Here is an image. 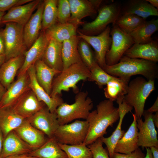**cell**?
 Masks as SVG:
<instances>
[{
    "label": "cell",
    "mask_w": 158,
    "mask_h": 158,
    "mask_svg": "<svg viewBox=\"0 0 158 158\" xmlns=\"http://www.w3.org/2000/svg\"><path fill=\"white\" fill-rule=\"evenodd\" d=\"M34 66L35 77L37 82L50 95L54 77L61 71L49 67L41 59L35 62Z\"/></svg>",
    "instance_id": "obj_26"
},
{
    "label": "cell",
    "mask_w": 158,
    "mask_h": 158,
    "mask_svg": "<svg viewBox=\"0 0 158 158\" xmlns=\"http://www.w3.org/2000/svg\"><path fill=\"white\" fill-rule=\"evenodd\" d=\"M146 153L144 158H153L152 154L150 148H146Z\"/></svg>",
    "instance_id": "obj_53"
},
{
    "label": "cell",
    "mask_w": 158,
    "mask_h": 158,
    "mask_svg": "<svg viewBox=\"0 0 158 158\" xmlns=\"http://www.w3.org/2000/svg\"><path fill=\"white\" fill-rule=\"evenodd\" d=\"M90 73L89 69L83 62L71 65L53 79L50 96L55 98L62 91H68L71 88L77 93L79 92L77 84L81 80H87Z\"/></svg>",
    "instance_id": "obj_3"
},
{
    "label": "cell",
    "mask_w": 158,
    "mask_h": 158,
    "mask_svg": "<svg viewBox=\"0 0 158 158\" xmlns=\"http://www.w3.org/2000/svg\"><path fill=\"white\" fill-rule=\"evenodd\" d=\"M71 16L70 22L78 25L84 23V18L93 15L97 13L90 0H68Z\"/></svg>",
    "instance_id": "obj_27"
},
{
    "label": "cell",
    "mask_w": 158,
    "mask_h": 158,
    "mask_svg": "<svg viewBox=\"0 0 158 158\" xmlns=\"http://www.w3.org/2000/svg\"><path fill=\"white\" fill-rule=\"evenodd\" d=\"M87 146L92 152V158H110L103 146V142L100 138Z\"/></svg>",
    "instance_id": "obj_41"
},
{
    "label": "cell",
    "mask_w": 158,
    "mask_h": 158,
    "mask_svg": "<svg viewBox=\"0 0 158 158\" xmlns=\"http://www.w3.org/2000/svg\"><path fill=\"white\" fill-rule=\"evenodd\" d=\"M90 71V75L87 80L90 81L95 82L99 88H102L114 77L106 72L97 63Z\"/></svg>",
    "instance_id": "obj_39"
},
{
    "label": "cell",
    "mask_w": 158,
    "mask_h": 158,
    "mask_svg": "<svg viewBox=\"0 0 158 158\" xmlns=\"http://www.w3.org/2000/svg\"><path fill=\"white\" fill-rule=\"evenodd\" d=\"M27 72L30 78L29 87L30 89L39 100L43 102L51 112H56L58 107L64 102L63 99L59 95L55 98L51 97L39 84L35 77L34 64L31 66Z\"/></svg>",
    "instance_id": "obj_14"
},
{
    "label": "cell",
    "mask_w": 158,
    "mask_h": 158,
    "mask_svg": "<svg viewBox=\"0 0 158 158\" xmlns=\"http://www.w3.org/2000/svg\"><path fill=\"white\" fill-rule=\"evenodd\" d=\"M80 39V38L77 35L64 40L62 43L63 70L73 64L82 62L78 49Z\"/></svg>",
    "instance_id": "obj_29"
},
{
    "label": "cell",
    "mask_w": 158,
    "mask_h": 158,
    "mask_svg": "<svg viewBox=\"0 0 158 158\" xmlns=\"http://www.w3.org/2000/svg\"><path fill=\"white\" fill-rule=\"evenodd\" d=\"M130 79L114 77L107 83L104 89L105 97L113 102L123 99L127 92Z\"/></svg>",
    "instance_id": "obj_31"
},
{
    "label": "cell",
    "mask_w": 158,
    "mask_h": 158,
    "mask_svg": "<svg viewBox=\"0 0 158 158\" xmlns=\"http://www.w3.org/2000/svg\"><path fill=\"white\" fill-rule=\"evenodd\" d=\"M158 30V20L146 21L130 34L135 43L145 44L153 40L152 36Z\"/></svg>",
    "instance_id": "obj_34"
},
{
    "label": "cell",
    "mask_w": 158,
    "mask_h": 158,
    "mask_svg": "<svg viewBox=\"0 0 158 158\" xmlns=\"http://www.w3.org/2000/svg\"><path fill=\"white\" fill-rule=\"evenodd\" d=\"M122 13L132 14L145 20L150 16H158V10L146 0H131L129 1L122 9Z\"/></svg>",
    "instance_id": "obj_30"
},
{
    "label": "cell",
    "mask_w": 158,
    "mask_h": 158,
    "mask_svg": "<svg viewBox=\"0 0 158 158\" xmlns=\"http://www.w3.org/2000/svg\"><path fill=\"white\" fill-rule=\"evenodd\" d=\"M147 112L153 113L158 112V97H157L155 102L150 108L146 110Z\"/></svg>",
    "instance_id": "obj_45"
},
{
    "label": "cell",
    "mask_w": 158,
    "mask_h": 158,
    "mask_svg": "<svg viewBox=\"0 0 158 158\" xmlns=\"http://www.w3.org/2000/svg\"><path fill=\"white\" fill-rule=\"evenodd\" d=\"M152 153L153 158H158V148L154 146L150 147Z\"/></svg>",
    "instance_id": "obj_48"
},
{
    "label": "cell",
    "mask_w": 158,
    "mask_h": 158,
    "mask_svg": "<svg viewBox=\"0 0 158 158\" xmlns=\"http://www.w3.org/2000/svg\"><path fill=\"white\" fill-rule=\"evenodd\" d=\"M24 55L5 61L0 68V83L6 90L13 82L15 77L22 66Z\"/></svg>",
    "instance_id": "obj_25"
},
{
    "label": "cell",
    "mask_w": 158,
    "mask_h": 158,
    "mask_svg": "<svg viewBox=\"0 0 158 158\" xmlns=\"http://www.w3.org/2000/svg\"><path fill=\"white\" fill-rule=\"evenodd\" d=\"M90 47L86 41L80 38L78 45V52L82 62L90 70L97 63Z\"/></svg>",
    "instance_id": "obj_38"
},
{
    "label": "cell",
    "mask_w": 158,
    "mask_h": 158,
    "mask_svg": "<svg viewBox=\"0 0 158 158\" xmlns=\"http://www.w3.org/2000/svg\"><path fill=\"white\" fill-rule=\"evenodd\" d=\"M5 24V27L2 32L6 61L11 58L24 55L26 47L24 39V26L13 22Z\"/></svg>",
    "instance_id": "obj_7"
},
{
    "label": "cell",
    "mask_w": 158,
    "mask_h": 158,
    "mask_svg": "<svg viewBox=\"0 0 158 158\" xmlns=\"http://www.w3.org/2000/svg\"><path fill=\"white\" fill-rule=\"evenodd\" d=\"M128 57L142 59L157 63L158 61V42L152 40L145 44L134 43L124 53Z\"/></svg>",
    "instance_id": "obj_22"
},
{
    "label": "cell",
    "mask_w": 158,
    "mask_h": 158,
    "mask_svg": "<svg viewBox=\"0 0 158 158\" xmlns=\"http://www.w3.org/2000/svg\"><path fill=\"white\" fill-rule=\"evenodd\" d=\"M43 1L42 31H45L57 21L58 0H45Z\"/></svg>",
    "instance_id": "obj_35"
},
{
    "label": "cell",
    "mask_w": 158,
    "mask_h": 158,
    "mask_svg": "<svg viewBox=\"0 0 158 158\" xmlns=\"http://www.w3.org/2000/svg\"><path fill=\"white\" fill-rule=\"evenodd\" d=\"M155 90L154 80L138 77L129 82L123 100L134 108L137 119L143 116L146 100Z\"/></svg>",
    "instance_id": "obj_4"
},
{
    "label": "cell",
    "mask_w": 158,
    "mask_h": 158,
    "mask_svg": "<svg viewBox=\"0 0 158 158\" xmlns=\"http://www.w3.org/2000/svg\"><path fill=\"white\" fill-rule=\"evenodd\" d=\"M110 35L111 44L105 58L106 63L109 66L118 63L125 52L135 43L130 34L115 24H113Z\"/></svg>",
    "instance_id": "obj_8"
},
{
    "label": "cell",
    "mask_w": 158,
    "mask_h": 158,
    "mask_svg": "<svg viewBox=\"0 0 158 158\" xmlns=\"http://www.w3.org/2000/svg\"><path fill=\"white\" fill-rule=\"evenodd\" d=\"M145 155L138 148L134 151L128 154L114 152L113 158H144Z\"/></svg>",
    "instance_id": "obj_43"
},
{
    "label": "cell",
    "mask_w": 158,
    "mask_h": 158,
    "mask_svg": "<svg viewBox=\"0 0 158 158\" xmlns=\"http://www.w3.org/2000/svg\"><path fill=\"white\" fill-rule=\"evenodd\" d=\"M25 119L14 113L9 107L0 108V129L4 138L20 125Z\"/></svg>",
    "instance_id": "obj_33"
},
{
    "label": "cell",
    "mask_w": 158,
    "mask_h": 158,
    "mask_svg": "<svg viewBox=\"0 0 158 158\" xmlns=\"http://www.w3.org/2000/svg\"><path fill=\"white\" fill-rule=\"evenodd\" d=\"M41 1L32 0L26 4L14 7L3 16L1 23H15L24 26Z\"/></svg>",
    "instance_id": "obj_16"
},
{
    "label": "cell",
    "mask_w": 158,
    "mask_h": 158,
    "mask_svg": "<svg viewBox=\"0 0 158 158\" xmlns=\"http://www.w3.org/2000/svg\"><path fill=\"white\" fill-rule=\"evenodd\" d=\"M32 151V149L13 130L4 138L0 158L11 155L29 154Z\"/></svg>",
    "instance_id": "obj_21"
},
{
    "label": "cell",
    "mask_w": 158,
    "mask_h": 158,
    "mask_svg": "<svg viewBox=\"0 0 158 158\" xmlns=\"http://www.w3.org/2000/svg\"><path fill=\"white\" fill-rule=\"evenodd\" d=\"M4 158H38L30 155L29 154L14 155L7 156Z\"/></svg>",
    "instance_id": "obj_47"
},
{
    "label": "cell",
    "mask_w": 158,
    "mask_h": 158,
    "mask_svg": "<svg viewBox=\"0 0 158 158\" xmlns=\"http://www.w3.org/2000/svg\"><path fill=\"white\" fill-rule=\"evenodd\" d=\"M92 5L97 11L100 7V5L102 2L103 0H90Z\"/></svg>",
    "instance_id": "obj_46"
},
{
    "label": "cell",
    "mask_w": 158,
    "mask_h": 158,
    "mask_svg": "<svg viewBox=\"0 0 158 158\" xmlns=\"http://www.w3.org/2000/svg\"><path fill=\"white\" fill-rule=\"evenodd\" d=\"M6 90V89L0 83V101Z\"/></svg>",
    "instance_id": "obj_52"
},
{
    "label": "cell",
    "mask_w": 158,
    "mask_h": 158,
    "mask_svg": "<svg viewBox=\"0 0 158 158\" xmlns=\"http://www.w3.org/2000/svg\"><path fill=\"white\" fill-rule=\"evenodd\" d=\"M30 80L27 72L18 77L6 90L0 101V108L9 107L25 91L30 89Z\"/></svg>",
    "instance_id": "obj_17"
},
{
    "label": "cell",
    "mask_w": 158,
    "mask_h": 158,
    "mask_svg": "<svg viewBox=\"0 0 158 158\" xmlns=\"http://www.w3.org/2000/svg\"><path fill=\"white\" fill-rule=\"evenodd\" d=\"M132 114L133 117V122L127 132L117 142L114 152L128 154L139 148L137 119L135 114Z\"/></svg>",
    "instance_id": "obj_23"
},
{
    "label": "cell",
    "mask_w": 158,
    "mask_h": 158,
    "mask_svg": "<svg viewBox=\"0 0 158 158\" xmlns=\"http://www.w3.org/2000/svg\"><path fill=\"white\" fill-rule=\"evenodd\" d=\"M111 29L109 25L102 32L95 36L87 35L82 34L78 30L77 31L78 37L86 41L93 48L97 63L103 69L107 65L106 56L111 43Z\"/></svg>",
    "instance_id": "obj_10"
},
{
    "label": "cell",
    "mask_w": 158,
    "mask_h": 158,
    "mask_svg": "<svg viewBox=\"0 0 158 158\" xmlns=\"http://www.w3.org/2000/svg\"><path fill=\"white\" fill-rule=\"evenodd\" d=\"M116 101L118 104L119 114V121L117 126L112 134L108 137L102 136L100 139L103 143L106 145L110 158H113L114 151L116 145L118 141L123 136L125 132L121 129L122 123L126 114L130 111L133 107L126 103L123 99Z\"/></svg>",
    "instance_id": "obj_19"
},
{
    "label": "cell",
    "mask_w": 158,
    "mask_h": 158,
    "mask_svg": "<svg viewBox=\"0 0 158 158\" xmlns=\"http://www.w3.org/2000/svg\"><path fill=\"white\" fill-rule=\"evenodd\" d=\"M153 121L155 127L158 128V112L155 113L153 115Z\"/></svg>",
    "instance_id": "obj_50"
},
{
    "label": "cell",
    "mask_w": 158,
    "mask_h": 158,
    "mask_svg": "<svg viewBox=\"0 0 158 158\" xmlns=\"http://www.w3.org/2000/svg\"><path fill=\"white\" fill-rule=\"evenodd\" d=\"M14 130L33 151L41 147L48 139L43 132L33 126L26 119Z\"/></svg>",
    "instance_id": "obj_18"
},
{
    "label": "cell",
    "mask_w": 158,
    "mask_h": 158,
    "mask_svg": "<svg viewBox=\"0 0 158 158\" xmlns=\"http://www.w3.org/2000/svg\"><path fill=\"white\" fill-rule=\"evenodd\" d=\"M78 25L69 22L56 23L44 32L47 38L62 43L64 40L77 35Z\"/></svg>",
    "instance_id": "obj_28"
},
{
    "label": "cell",
    "mask_w": 158,
    "mask_h": 158,
    "mask_svg": "<svg viewBox=\"0 0 158 158\" xmlns=\"http://www.w3.org/2000/svg\"><path fill=\"white\" fill-rule=\"evenodd\" d=\"M32 45L24 54V60L18 71V77L27 72L28 69L35 62L41 59L49 40L44 31H42Z\"/></svg>",
    "instance_id": "obj_15"
},
{
    "label": "cell",
    "mask_w": 158,
    "mask_h": 158,
    "mask_svg": "<svg viewBox=\"0 0 158 158\" xmlns=\"http://www.w3.org/2000/svg\"><path fill=\"white\" fill-rule=\"evenodd\" d=\"M87 91L78 92L71 104L63 102L56 111L59 125L68 123L75 119H87L93 107V102Z\"/></svg>",
    "instance_id": "obj_5"
},
{
    "label": "cell",
    "mask_w": 158,
    "mask_h": 158,
    "mask_svg": "<svg viewBox=\"0 0 158 158\" xmlns=\"http://www.w3.org/2000/svg\"><path fill=\"white\" fill-rule=\"evenodd\" d=\"M62 47V43L50 39L41 59L49 67L61 71L63 68Z\"/></svg>",
    "instance_id": "obj_24"
},
{
    "label": "cell",
    "mask_w": 158,
    "mask_h": 158,
    "mask_svg": "<svg viewBox=\"0 0 158 158\" xmlns=\"http://www.w3.org/2000/svg\"><path fill=\"white\" fill-rule=\"evenodd\" d=\"M5 14V12L0 11V24L1 23L2 18Z\"/></svg>",
    "instance_id": "obj_55"
},
{
    "label": "cell",
    "mask_w": 158,
    "mask_h": 158,
    "mask_svg": "<svg viewBox=\"0 0 158 158\" xmlns=\"http://www.w3.org/2000/svg\"><path fill=\"white\" fill-rule=\"evenodd\" d=\"M4 139L3 134L0 129V157L2 151Z\"/></svg>",
    "instance_id": "obj_49"
},
{
    "label": "cell",
    "mask_w": 158,
    "mask_h": 158,
    "mask_svg": "<svg viewBox=\"0 0 158 158\" xmlns=\"http://www.w3.org/2000/svg\"><path fill=\"white\" fill-rule=\"evenodd\" d=\"M29 154L38 158H67L66 153L61 148L54 137L48 138L42 146Z\"/></svg>",
    "instance_id": "obj_32"
},
{
    "label": "cell",
    "mask_w": 158,
    "mask_h": 158,
    "mask_svg": "<svg viewBox=\"0 0 158 158\" xmlns=\"http://www.w3.org/2000/svg\"><path fill=\"white\" fill-rule=\"evenodd\" d=\"M146 21L133 14H120L114 24L123 31L130 34Z\"/></svg>",
    "instance_id": "obj_36"
},
{
    "label": "cell",
    "mask_w": 158,
    "mask_h": 158,
    "mask_svg": "<svg viewBox=\"0 0 158 158\" xmlns=\"http://www.w3.org/2000/svg\"><path fill=\"white\" fill-rule=\"evenodd\" d=\"M71 16L68 0H59L57 4V21L60 23L70 22Z\"/></svg>",
    "instance_id": "obj_40"
},
{
    "label": "cell",
    "mask_w": 158,
    "mask_h": 158,
    "mask_svg": "<svg viewBox=\"0 0 158 158\" xmlns=\"http://www.w3.org/2000/svg\"><path fill=\"white\" fill-rule=\"evenodd\" d=\"M154 8L158 9V0H146Z\"/></svg>",
    "instance_id": "obj_51"
},
{
    "label": "cell",
    "mask_w": 158,
    "mask_h": 158,
    "mask_svg": "<svg viewBox=\"0 0 158 158\" xmlns=\"http://www.w3.org/2000/svg\"><path fill=\"white\" fill-rule=\"evenodd\" d=\"M103 69L109 74L117 77L130 78L133 75H140L147 80H154L158 77L156 63L124 55L117 63L111 66L107 65Z\"/></svg>",
    "instance_id": "obj_2"
},
{
    "label": "cell",
    "mask_w": 158,
    "mask_h": 158,
    "mask_svg": "<svg viewBox=\"0 0 158 158\" xmlns=\"http://www.w3.org/2000/svg\"><path fill=\"white\" fill-rule=\"evenodd\" d=\"M58 144L67 158H92L90 149L83 143L75 145Z\"/></svg>",
    "instance_id": "obj_37"
},
{
    "label": "cell",
    "mask_w": 158,
    "mask_h": 158,
    "mask_svg": "<svg viewBox=\"0 0 158 158\" xmlns=\"http://www.w3.org/2000/svg\"><path fill=\"white\" fill-rule=\"evenodd\" d=\"M32 0H0V11L5 12L11 8L26 4Z\"/></svg>",
    "instance_id": "obj_42"
},
{
    "label": "cell",
    "mask_w": 158,
    "mask_h": 158,
    "mask_svg": "<svg viewBox=\"0 0 158 158\" xmlns=\"http://www.w3.org/2000/svg\"><path fill=\"white\" fill-rule=\"evenodd\" d=\"M153 113L144 110V121L141 118L137 120L139 147L146 148L154 146L158 148L157 132L153 122Z\"/></svg>",
    "instance_id": "obj_12"
},
{
    "label": "cell",
    "mask_w": 158,
    "mask_h": 158,
    "mask_svg": "<svg viewBox=\"0 0 158 158\" xmlns=\"http://www.w3.org/2000/svg\"><path fill=\"white\" fill-rule=\"evenodd\" d=\"M121 6L117 2L104 5L97 10L98 15L93 21L84 23L78 30L84 35H97L104 31L111 23L114 24L121 14Z\"/></svg>",
    "instance_id": "obj_6"
},
{
    "label": "cell",
    "mask_w": 158,
    "mask_h": 158,
    "mask_svg": "<svg viewBox=\"0 0 158 158\" xmlns=\"http://www.w3.org/2000/svg\"><path fill=\"white\" fill-rule=\"evenodd\" d=\"M88 123L76 120L69 124L59 125L54 137L59 144L75 145L83 143L87 135Z\"/></svg>",
    "instance_id": "obj_9"
},
{
    "label": "cell",
    "mask_w": 158,
    "mask_h": 158,
    "mask_svg": "<svg viewBox=\"0 0 158 158\" xmlns=\"http://www.w3.org/2000/svg\"><path fill=\"white\" fill-rule=\"evenodd\" d=\"M5 61V55H0V68Z\"/></svg>",
    "instance_id": "obj_54"
},
{
    "label": "cell",
    "mask_w": 158,
    "mask_h": 158,
    "mask_svg": "<svg viewBox=\"0 0 158 158\" xmlns=\"http://www.w3.org/2000/svg\"><path fill=\"white\" fill-rule=\"evenodd\" d=\"M41 2L36 11L24 26V42L26 48H29L31 47L38 37L40 31H42L44 3L43 1Z\"/></svg>",
    "instance_id": "obj_20"
},
{
    "label": "cell",
    "mask_w": 158,
    "mask_h": 158,
    "mask_svg": "<svg viewBox=\"0 0 158 158\" xmlns=\"http://www.w3.org/2000/svg\"><path fill=\"white\" fill-rule=\"evenodd\" d=\"M26 119L33 126L43 132L48 138L54 137L59 125L56 112H51L46 105Z\"/></svg>",
    "instance_id": "obj_11"
},
{
    "label": "cell",
    "mask_w": 158,
    "mask_h": 158,
    "mask_svg": "<svg viewBox=\"0 0 158 158\" xmlns=\"http://www.w3.org/2000/svg\"><path fill=\"white\" fill-rule=\"evenodd\" d=\"M46 105L40 101L30 89L24 93L9 107L17 114L27 119L36 113Z\"/></svg>",
    "instance_id": "obj_13"
},
{
    "label": "cell",
    "mask_w": 158,
    "mask_h": 158,
    "mask_svg": "<svg viewBox=\"0 0 158 158\" xmlns=\"http://www.w3.org/2000/svg\"><path fill=\"white\" fill-rule=\"evenodd\" d=\"M5 44L2 31H0V55H5Z\"/></svg>",
    "instance_id": "obj_44"
},
{
    "label": "cell",
    "mask_w": 158,
    "mask_h": 158,
    "mask_svg": "<svg viewBox=\"0 0 158 158\" xmlns=\"http://www.w3.org/2000/svg\"><path fill=\"white\" fill-rule=\"evenodd\" d=\"M119 117L118 108L114 106L113 102L107 99L100 102L96 109L90 112L86 120L88 128L83 143L87 146L103 136L107 128L112 126Z\"/></svg>",
    "instance_id": "obj_1"
}]
</instances>
